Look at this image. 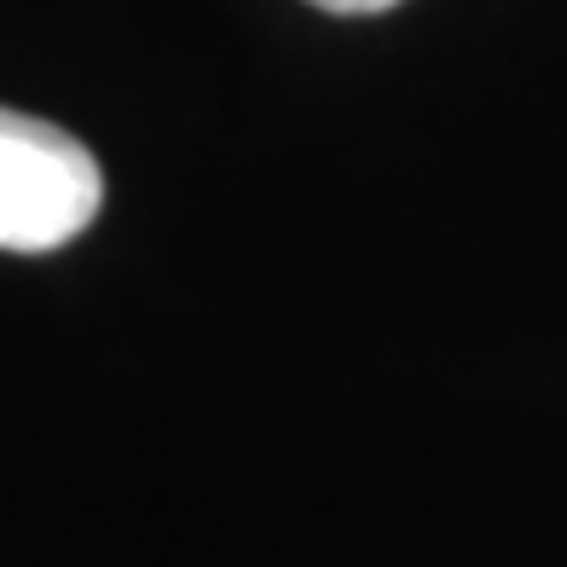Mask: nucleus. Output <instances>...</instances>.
Returning a JSON list of instances; mask_svg holds the SVG:
<instances>
[{
  "mask_svg": "<svg viewBox=\"0 0 567 567\" xmlns=\"http://www.w3.org/2000/svg\"><path fill=\"white\" fill-rule=\"evenodd\" d=\"M105 174L64 127L0 105V249L47 255L93 226Z\"/></svg>",
  "mask_w": 567,
  "mask_h": 567,
  "instance_id": "1",
  "label": "nucleus"
},
{
  "mask_svg": "<svg viewBox=\"0 0 567 567\" xmlns=\"http://www.w3.org/2000/svg\"><path fill=\"white\" fill-rule=\"evenodd\" d=\"M307 7L337 12V18H371V12H389V7H400V0H307Z\"/></svg>",
  "mask_w": 567,
  "mask_h": 567,
  "instance_id": "2",
  "label": "nucleus"
}]
</instances>
